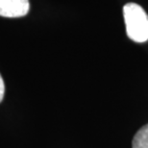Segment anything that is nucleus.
I'll return each mask as SVG.
<instances>
[{"mask_svg": "<svg viewBox=\"0 0 148 148\" xmlns=\"http://www.w3.org/2000/svg\"><path fill=\"white\" fill-rule=\"evenodd\" d=\"M127 36L136 42L148 40V16L141 6L128 3L123 7Z\"/></svg>", "mask_w": 148, "mask_h": 148, "instance_id": "obj_1", "label": "nucleus"}, {"mask_svg": "<svg viewBox=\"0 0 148 148\" xmlns=\"http://www.w3.org/2000/svg\"><path fill=\"white\" fill-rule=\"evenodd\" d=\"M29 0H0V16L21 17L28 14Z\"/></svg>", "mask_w": 148, "mask_h": 148, "instance_id": "obj_2", "label": "nucleus"}, {"mask_svg": "<svg viewBox=\"0 0 148 148\" xmlns=\"http://www.w3.org/2000/svg\"><path fill=\"white\" fill-rule=\"evenodd\" d=\"M132 148H148V124L136 133L132 140Z\"/></svg>", "mask_w": 148, "mask_h": 148, "instance_id": "obj_3", "label": "nucleus"}, {"mask_svg": "<svg viewBox=\"0 0 148 148\" xmlns=\"http://www.w3.org/2000/svg\"><path fill=\"white\" fill-rule=\"evenodd\" d=\"M4 93H5V85H4V81L2 79V76L0 75V102L3 100Z\"/></svg>", "mask_w": 148, "mask_h": 148, "instance_id": "obj_4", "label": "nucleus"}]
</instances>
